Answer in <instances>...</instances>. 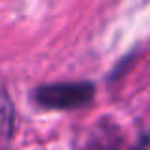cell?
Returning <instances> with one entry per match:
<instances>
[{
  "label": "cell",
  "instance_id": "6da1fadb",
  "mask_svg": "<svg viewBox=\"0 0 150 150\" xmlns=\"http://www.w3.org/2000/svg\"><path fill=\"white\" fill-rule=\"evenodd\" d=\"M95 99V84L82 82H53L42 84L33 91V101L46 110H76Z\"/></svg>",
  "mask_w": 150,
  "mask_h": 150
},
{
  "label": "cell",
  "instance_id": "7a4b0ae2",
  "mask_svg": "<svg viewBox=\"0 0 150 150\" xmlns=\"http://www.w3.org/2000/svg\"><path fill=\"white\" fill-rule=\"evenodd\" d=\"M2 122H4V141H8L10 135H11L13 120H11V103H10L6 88H4V91H2Z\"/></svg>",
  "mask_w": 150,
  "mask_h": 150
}]
</instances>
